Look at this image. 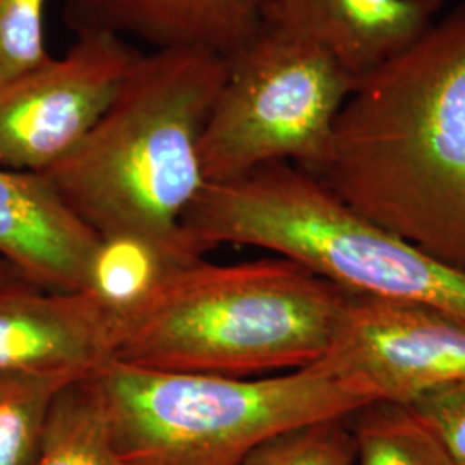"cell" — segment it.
Masks as SVG:
<instances>
[{
  "instance_id": "cell-1",
  "label": "cell",
  "mask_w": 465,
  "mask_h": 465,
  "mask_svg": "<svg viewBox=\"0 0 465 465\" xmlns=\"http://www.w3.org/2000/svg\"><path fill=\"white\" fill-rule=\"evenodd\" d=\"M311 173L361 216L465 276V0L357 84Z\"/></svg>"
},
{
  "instance_id": "cell-2",
  "label": "cell",
  "mask_w": 465,
  "mask_h": 465,
  "mask_svg": "<svg viewBox=\"0 0 465 465\" xmlns=\"http://www.w3.org/2000/svg\"><path fill=\"white\" fill-rule=\"evenodd\" d=\"M226 67L203 50L142 54L95 126L42 176L100 240L143 242L171 267L203 259L183 219L207 183L200 136Z\"/></svg>"
},
{
  "instance_id": "cell-3",
  "label": "cell",
  "mask_w": 465,
  "mask_h": 465,
  "mask_svg": "<svg viewBox=\"0 0 465 465\" xmlns=\"http://www.w3.org/2000/svg\"><path fill=\"white\" fill-rule=\"evenodd\" d=\"M350 293L282 257L167 267L119 312L114 361L259 378L314 366L331 350Z\"/></svg>"
},
{
  "instance_id": "cell-4",
  "label": "cell",
  "mask_w": 465,
  "mask_h": 465,
  "mask_svg": "<svg viewBox=\"0 0 465 465\" xmlns=\"http://www.w3.org/2000/svg\"><path fill=\"white\" fill-rule=\"evenodd\" d=\"M183 232L199 257L221 245L271 250L351 295L426 303L465 321L464 274L361 216L293 163L203 184Z\"/></svg>"
},
{
  "instance_id": "cell-5",
  "label": "cell",
  "mask_w": 465,
  "mask_h": 465,
  "mask_svg": "<svg viewBox=\"0 0 465 465\" xmlns=\"http://www.w3.org/2000/svg\"><path fill=\"white\" fill-rule=\"evenodd\" d=\"M94 380L130 465H238L274 436L380 401L366 382L326 361L259 378L109 362Z\"/></svg>"
},
{
  "instance_id": "cell-6",
  "label": "cell",
  "mask_w": 465,
  "mask_h": 465,
  "mask_svg": "<svg viewBox=\"0 0 465 465\" xmlns=\"http://www.w3.org/2000/svg\"><path fill=\"white\" fill-rule=\"evenodd\" d=\"M200 136L207 183L272 163L316 171L357 82L312 44L269 25L226 57Z\"/></svg>"
},
{
  "instance_id": "cell-7",
  "label": "cell",
  "mask_w": 465,
  "mask_h": 465,
  "mask_svg": "<svg viewBox=\"0 0 465 465\" xmlns=\"http://www.w3.org/2000/svg\"><path fill=\"white\" fill-rule=\"evenodd\" d=\"M142 55L107 34L78 35L63 57L0 84V167L45 173L95 126Z\"/></svg>"
},
{
  "instance_id": "cell-8",
  "label": "cell",
  "mask_w": 465,
  "mask_h": 465,
  "mask_svg": "<svg viewBox=\"0 0 465 465\" xmlns=\"http://www.w3.org/2000/svg\"><path fill=\"white\" fill-rule=\"evenodd\" d=\"M322 361L366 382L380 401L411 405L465 381V321L426 303L350 293Z\"/></svg>"
},
{
  "instance_id": "cell-9",
  "label": "cell",
  "mask_w": 465,
  "mask_h": 465,
  "mask_svg": "<svg viewBox=\"0 0 465 465\" xmlns=\"http://www.w3.org/2000/svg\"><path fill=\"white\" fill-rule=\"evenodd\" d=\"M119 311L94 292L0 286V372L86 380L114 361Z\"/></svg>"
},
{
  "instance_id": "cell-10",
  "label": "cell",
  "mask_w": 465,
  "mask_h": 465,
  "mask_svg": "<svg viewBox=\"0 0 465 465\" xmlns=\"http://www.w3.org/2000/svg\"><path fill=\"white\" fill-rule=\"evenodd\" d=\"M450 0H267L264 25L330 55L357 84L411 49Z\"/></svg>"
},
{
  "instance_id": "cell-11",
  "label": "cell",
  "mask_w": 465,
  "mask_h": 465,
  "mask_svg": "<svg viewBox=\"0 0 465 465\" xmlns=\"http://www.w3.org/2000/svg\"><path fill=\"white\" fill-rule=\"evenodd\" d=\"M100 242L45 176L0 167V259L25 282L88 292Z\"/></svg>"
},
{
  "instance_id": "cell-12",
  "label": "cell",
  "mask_w": 465,
  "mask_h": 465,
  "mask_svg": "<svg viewBox=\"0 0 465 465\" xmlns=\"http://www.w3.org/2000/svg\"><path fill=\"white\" fill-rule=\"evenodd\" d=\"M267 0H66L74 35L134 36L153 50L230 57L264 25Z\"/></svg>"
},
{
  "instance_id": "cell-13",
  "label": "cell",
  "mask_w": 465,
  "mask_h": 465,
  "mask_svg": "<svg viewBox=\"0 0 465 465\" xmlns=\"http://www.w3.org/2000/svg\"><path fill=\"white\" fill-rule=\"evenodd\" d=\"M32 465H130L117 450L94 376L57 393Z\"/></svg>"
},
{
  "instance_id": "cell-14",
  "label": "cell",
  "mask_w": 465,
  "mask_h": 465,
  "mask_svg": "<svg viewBox=\"0 0 465 465\" xmlns=\"http://www.w3.org/2000/svg\"><path fill=\"white\" fill-rule=\"evenodd\" d=\"M355 417V465H457L411 405L376 401Z\"/></svg>"
},
{
  "instance_id": "cell-15",
  "label": "cell",
  "mask_w": 465,
  "mask_h": 465,
  "mask_svg": "<svg viewBox=\"0 0 465 465\" xmlns=\"http://www.w3.org/2000/svg\"><path fill=\"white\" fill-rule=\"evenodd\" d=\"M64 376L0 372V465H32Z\"/></svg>"
},
{
  "instance_id": "cell-16",
  "label": "cell",
  "mask_w": 465,
  "mask_h": 465,
  "mask_svg": "<svg viewBox=\"0 0 465 465\" xmlns=\"http://www.w3.org/2000/svg\"><path fill=\"white\" fill-rule=\"evenodd\" d=\"M169 264L147 243L138 240H102L95 255L90 292L119 312L142 299Z\"/></svg>"
},
{
  "instance_id": "cell-17",
  "label": "cell",
  "mask_w": 465,
  "mask_h": 465,
  "mask_svg": "<svg viewBox=\"0 0 465 465\" xmlns=\"http://www.w3.org/2000/svg\"><path fill=\"white\" fill-rule=\"evenodd\" d=\"M238 465H355L353 432L345 419L302 426L271 438Z\"/></svg>"
},
{
  "instance_id": "cell-18",
  "label": "cell",
  "mask_w": 465,
  "mask_h": 465,
  "mask_svg": "<svg viewBox=\"0 0 465 465\" xmlns=\"http://www.w3.org/2000/svg\"><path fill=\"white\" fill-rule=\"evenodd\" d=\"M47 0H0V84L49 61L44 13Z\"/></svg>"
},
{
  "instance_id": "cell-19",
  "label": "cell",
  "mask_w": 465,
  "mask_h": 465,
  "mask_svg": "<svg viewBox=\"0 0 465 465\" xmlns=\"http://www.w3.org/2000/svg\"><path fill=\"white\" fill-rule=\"evenodd\" d=\"M438 434L457 465H465V381L432 390L411 403Z\"/></svg>"
},
{
  "instance_id": "cell-20",
  "label": "cell",
  "mask_w": 465,
  "mask_h": 465,
  "mask_svg": "<svg viewBox=\"0 0 465 465\" xmlns=\"http://www.w3.org/2000/svg\"><path fill=\"white\" fill-rule=\"evenodd\" d=\"M25 282V280L21 278V274L17 272L16 269L13 266H9L5 261H2V259H0V286H4V284H13V282Z\"/></svg>"
}]
</instances>
